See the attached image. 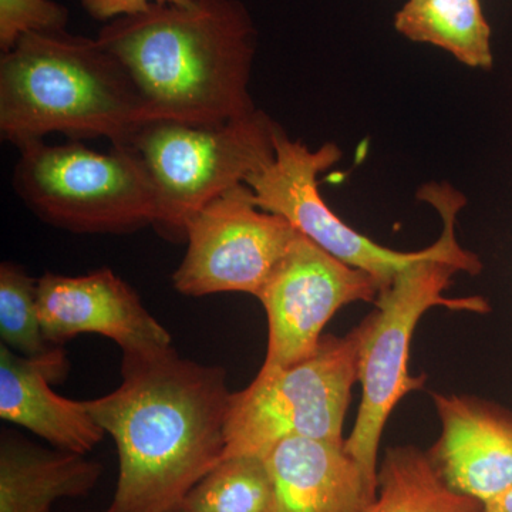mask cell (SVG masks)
<instances>
[{
  "label": "cell",
  "mask_w": 512,
  "mask_h": 512,
  "mask_svg": "<svg viewBox=\"0 0 512 512\" xmlns=\"http://www.w3.org/2000/svg\"><path fill=\"white\" fill-rule=\"evenodd\" d=\"M0 338L2 345L26 359L55 369L60 376L69 372L63 346L46 339L37 308V281L13 262L0 265Z\"/></svg>",
  "instance_id": "18"
},
{
  "label": "cell",
  "mask_w": 512,
  "mask_h": 512,
  "mask_svg": "<svg viewBox=\"0 0 512 512\" xmlns=\"http://www.w3.org/2000/svg\"><path fill=\"white\" fill-rule=\"evenodd\" d=\"M37 308L43 333L55 346L94 333L117 343L123 356L173 348L168 330L109 268L80 276L47 272L37 279Z\"/></svg>",
  "instance_id": "11"
},
{
  "label": "cell",
  "mask_w": 512,
  "mask_h": 512,
  "mask_svg": "<svg viewBox=\"0 0 512 512\" xmlns=\"http://www.w3.org/2000/svg\"><path fill=\"white\" fill-rule=\"evenodd\" d=\"M62 380L52 367L0 345L2 420L32 431L59 450L86 456L106 431L93 419L84 400L66 399L50 387Z\"/></svg>",
  "instance_id": "14"
},
{
  "label": "cell",
  "mask_w": 512,
  "mask_h": 512,
  "mask_svg": "<svg viewBox=\"0 0 512 512\" xmlns=\"http://www.w3.org/2000/svg\"><path fill=\"white\" fill-rule=\"evenodd\" d=\"M394 28L416 43L446 50L471 69L493 67L491 28L480 0H407Z\"/></svg>",
  "instance_id": "16"
},
{
  "label": "cell",
  "mask_w": 512,
  "mask_h": 512,
  "mask_svg": "<svg viewBox=\"0 0 512 512\" xmlns=\"http://www.w3.org/2000/svg\"><path fill=\"white\" fill-rule=\"evenodd\" d=\"M151 2L188 6L191 5L192 0H80V5L93 19L110 22L121 16L144 12Z\"/></svg>",
  "instance_id": "21"
},
{
  "label": "cell",
  "mask_w": 512,
  "mask_h": 512,
  "mask_svg": "<svg viewBox=\"0 0 512 512\" xmlns=\"http://www.w3.org/2000/svg\"><path fill=\"white\" fill-rule=\"evenodd\" d=\"M13 187L39 220L76 234H130L153 227L156 192L133 148L109 154L45 140L19 148Z\"/></svg>",
  "instance_id": "6"
},
{
  "label": "cell",
  "mask_w": 512,
  "mask_h": 512,
  "mask_svg": "<svg viewBox=\"0 0 512 512\" xmlns=\"http://www.w3.org/2000/svg\"><path fill=\"white\" fill-rule=\"evenodd\" d=\"M298 234L285 218L261 210L247 184L238 185L187 222V252L173 275L175 291L191 298L225 292L258 298Z\"/></svg>",
  "instance_id": "8"
},
{
  "label": "cell",
  "mask_w": 512,
  "mask_h": 512,
  "mask_svg": "<svg viewBox=\"0 0 512 512\" xmlns=\"http://www.w3.org/2000/svg\"><path fill=\"white\" fill-rule=\"evenodd\" d=\"M362 329L323 336L312 356L295 365L264 369L245 389L231 394L228 457L265 458L288 439L345 444L343 423L359 382Z\"/></svg>",
  "instance_id": "5"
},
{
  "label": "cell",
  "mask_w": 512,
  "mask_h": 512,
  "mask_svg": "<svg viewBox=\"0 0 512 512\" xmlns=\"http://www.w3.org/2000/svg\"><path fill=\"white\" fill-rule=\"evenodd\" d=\"M417 197L439 212L443 232L426 255L406 266L389 288L380 292L376 309L362 323L359 382L362 402L346 451L377 481V454L390 413L406 394L423 389L426 376L409 373L410 343L421 316L434 306L451 311L485 313L490 305L480 296L448 298L444 292L458 272L480 274V259L461 248L456 239V218L464 207L463 195L448 184H426Z\"/></svg>",
  "instance_id": "4"
},
{
  "label": "cell",
  "mask_w": 512,
  "mask_h": 512,
  "mask_svg": "<svg viewBox=\"0 0 512 512\" xmlns=\"http://www.w3.org/2000/svg\"><path fill=\"white\" fill-rule=\"evenodd\" d=\"M276 126L255 110L221 126L151 121L141 127L128 148L140 157L156 192L158 234L185 241L192 215L271 163Z\"/></svg>",
  "instance_id": "7"
},
{
  "label": "cell",
  "mask_w": 512,
  "mask_h": 512,
  "mask_svg": "<svg viewBox=\"0 0 512 512\" xmlns=\"http://www.w3.org/2000/svg\"><path fill=\"white\" fill-rule=\"evenodd\" d=\"M265 463L271 477L266 512H367L375 503L377 481L345 444L288 439Z\"/></svg>",
  "instance_id": "13"
},
{
  "label": "cell",
  "mask_w": 512,
  "mask_h": 512,
  "mask_svg": "<svg viewBox=\"0 0 512 512\" xmlns=\"http://www.w3.org/2000/svg\"><path fill=\"white\" fill-rule=\"evenodd\" d=\"M97 40L126 67L148 123L221 126L258 110L249 93L256 29L241 0L151 2L107 22Z\"/></svg>",
  "instance_id": "2"
},
{
  "label": "cell",
  "mask_w": 512,
  "mask_h": 512,
  "mask_svg": "<svg viewBox=\"0 0 512 512\" xmlns=\"http://www.w3.org/2000/svg\"><path fill=\"white\" fill-rule=\"evenodd\" d=\"M484 512H512V487L485 501Z\"/></svg>",
  "instance_id": "22"
},
{
  "label": "cell",
  "mask_w": 512,
  "mask_h": 512,
  "mask_svg": "<svg viewBox=\"0 0 512 512\" xmlns=\"http://www.w3.org/2000/svg\"><path fill=\"white\" fill-rule=\"evenodd\" d=\"M367 512H484V505L448 487L420 448L397 446L384 454Z\"/></svg>",
  "instance_id": "17"
},
{
  "label": "cell",
  "mask_w": 512,
  "mask_h": 512,
  "mask_svg": "<svg viewBox=\"0 0 512 512\" xmlns=\"http://www.w3.org/2000/svg\"><path fill=\"white\" fill-rule=\"evenodd\" d=\"M375 276L330 255L299 232L258 299L268 319L264 369L295 365L318 349L323 329L349 303H376Z\"/></svg>",
  "instance_id": "10"
},
{
  "label": "cell",
  "mask_w": 512,
  "mask_h": 512,
  "mask_svg": "<svg viewBox=\"0 0 512 512\" xmlns=\"http://www.w3.org/2000/svg\"><path fill=\"white\" fill-rule=\"evenodd\" d=\"M121 376L113 392L84 400L119 454L116 491L104 512H177L224 460L227 372L170 348L123 356Z\"/></svg>",
  "instance_id": "1"
},
{
  "label": "cell",
  "mask_w": 512,
  "mask_h": 512,
  "mask_svg": "<svg viewBox=\"0 0 512 512\" xmlns=\"http://www.w3.org/2000/svg\"><path fill=\"white\" fill-rule=\"evenodd\" d=\"M147 123L126 67L97 39L29 33L0 57V134L18 148L50 133L128 148Z\"/></svg>",
  "instance_id": "3"
},
{
  "label": "cell",
  "mask_w": 512,
  "mask_h": 512,
  "mask_svg": "<svg viewBox=\"0 0 512 512\" xmlns=\"http://www.w3.org/2000/svg\"><path fill=\"white\" fill-rule=\"evenodd\" d=\"M274 143V160L245 181L261 210L285 218L330 255L375 276L383 291L402 269L426 255L427 248L414 252L384 248L330 210L318 190V175L342 157L336 144L311 150L302 141L292 140L279 124Z\"/></svg>",
  "instance_id": "9"
},
{
  "label": "cell",
  "mask_w": 512,
  "mask_h": 512,
  "mask_svg": "<svg viewBox=\"0 0 512 512\" xmlns=\"http://www.w3.org/2000/svg\"><path fill=\"white\" fill-rule=\"evenodd\" d=\"M103 466L82 454L46 450L3 431L0 440V512H50L62 498L93 491Z\"/></svg>",
  "instance_id": "15"
},
{
  "label": "cell",
  "mask_w": 512,
  "mask_h": 512,
  "mask_svg": "<svg viewBox=\"0 0 512 512\" xmlns=\"http://www.w3.org/2000/svg\"><path fill=\"white\" fill-rule=\"evenodd\" d=\"M269 498L265 458L228 457L192 488L177 512H266Z\"/></svg>",
  "instance_id": "19"
},
{
  "label": "cell",
  "mask_w": 512,
  "mask_h": 512,
  "mask_svg": "<svg viewBox=\"0 0 512 512\" xmlns=\"http://www.w3.org/2000/svg\"><path fill=\"white\" fill-rule=\"evenodd\" d=\"M69 10L55 0H0V49L8 52L29 33L63 32Z\"/></svg>",
  "instance_id": "20"
},
{
  "label": "cell",
  "mask_w": 512,
  "mask_h": 512,
  "mask_svg": "<svg viewBox=\"0 0 512 512\" xmlns=\"http://www.w3.org/2000/svg\"><path fill=\"white\" fill-rule=\"evenodd\" d=\"M441 433L427 451L441 480L485 503L512 487V412L467 394H433Z\"/></svg>",
  "instance_id": "12"
}]
</instances>
